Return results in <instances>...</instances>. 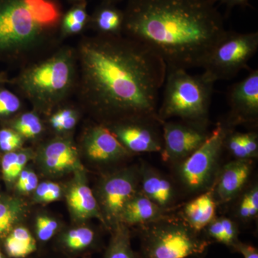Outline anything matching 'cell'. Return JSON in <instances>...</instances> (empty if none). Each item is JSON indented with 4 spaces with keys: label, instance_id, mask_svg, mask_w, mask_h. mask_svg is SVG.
Here are the masks:
<instances>
[{
    "label": "cell",
    "instance_id": "cell-1",
    "mask_svg": "<svg viewBox=\"0 0 258 258\" xmlns=\"http://www.w3.org/2000/svg\"><path fill=\"white\" fill-rule=\"evenodd\" d=\"M76 50V91L102 124L157 117L166 66L147 47L124 35L81 39Z\"/></svg>",
    "mask_w": 258,
    "mask_h": 258
},
{
    "label": "cell",
    "instance_id": "cell-2",
    "mask_svg": "<svg viewBox=\"0 0 258 258\" xmlns=\"http://www.w3.org/2000/svg\"><path fill=\"white\" fill-rule=\"evenodd\" d=\"M123 35L168 69L202 68L227 30L212 0H128Z\"/></svg>",
    "mask_w": 258,
    "mask_h": 258
},
{
    "label": "cell",
    "instance_id": "cell-3",
    "mask_svg": "<svg viewBox=\"0 0 258 258\" xmlns=\"http://www.w3.org/2000/svg\"><path fill=\"white\" fill-rule=\"evenodd\" d=\"M62 19L56 0H0V62H25L55 45Z\"/></svg>",
    "mask_w": 258,
    "mask_h": 258
},
{
    "label": "cell",
    "instance_id": "cell-4",
    "mask_svg": "<svg viewBox=\"0 0 258 258\" xmlns=\"http://www.w3.org/2000/svg\"><path fill=\"white\" fill-rule=\"evenodd\" d=\"M77 76L76 50L63 46L49 57L27 64L8 83L37 109L47 112L71 96Z\"/></svg>",
    "mask_w": 258,
    "mask_h": 258
},
{
    "label": "cell",
    "instance_id": "cell-5",
    "mask_svg": "<svg viewBox=\"0 0 258 258\" xmlns=\"http://www.w3.org/2000/svg\"><path fill=\"white\" fill-rule=\"evenodd\" d=\"M215 83L204 72L192 75L184 69L166 70L158 119L162 123L175 118L209 127Z\"/></svg>",
    "mask_w": 258,
    "mask_h": 258
},
{
    "label": "cell",
    "instance_id": "cell-6",
    "mask_svg": "<svg viewBox=\"0 0 258 258\" xmlns=\"http://www.w3.org/2000/svg\"><path fill=\"white\" fill-rule=\"evenodd\" d=\"M142 258H189L203 256L211 241L182 217L166 215L140 226Z\"/></svg>",
    "mask_w": 258,
    "mask_h": 258
},
{
    "label": "cell",
    "instance_id": "cell-7",
    "mask_svg": "<svg viewBox=\"0 0 258 258\" xmlns=\"http://www.w3.org/2000/svg\"><path fill=\"white\" fill-rule=\"evenodd\" d=\"M229 129L218 123L201 147L176 164V178L186 192L200 195L211 189Z\"/></svg>",
    "mask_w": 258,
    "mask_h": 258
},
{
    "label": "cell",
    "instance_id": "cell-8",
    "mask_svg": "<svg viewBox=\"0 0 258 258\" xmlns=\"http://www.w3.org/2000/svg\"><path fill=\"white\" fill-rule=\"evenodd\" d=\"M258 49V32L227 31L204 62V73L216 82L235 77Z\"/></svg>",
    "mask_w": 258,
    "mask_h": 258
},
{
    "label": "cell",
    "instance_id": "cell-9",
    "mask_svg": "<svg viewBox=\"0 0 258 258\" xmlns=\"http://www.w3.org/2000/svg\"><path fill=\"white\" fill-rule=\"evenodd\" d=\"M140 171L128 168L107 176L99 188V207L103 221L111 230L120 224L125 205L139 191Z\"/></svg>",
    "mask_w": 258,
    "mask_h": 258
},
{
    "label": "cell",
    "instance_id": "cell-10",
    "mask_svg": "<svg viewBox=\"0 0 258 258\" xmlns=\"http://www.w3.org/2000/svg\"><path fill=\"white\" fill-rule=\"evenodd\" d=\"M162 159L177 164L189 157L210 137L208 126L184 121L166 120L162 122Z\"/></svg>",
    "mask_w": 258,
    "mask_h": 258
},
{
    "label": "cell",
    "instance_id": "cell-11",
    "mask_svg": "<svg viewBox=\"0 0 258 258\" xmlns=\"http://www.w3.org/2000/svg\"><path fill=\"white\" fill-rule=\"evenodd\" d=\"M157 117H141L106 125L131 153L161 152L162 126Z\"/></svg>",
    "mask_w": 258,
    "mask_h": 258
},
{
    "label": "cell",
    "instance_id": "cell-12",
    "mask_svg": "<svg viewBox=\"0 0 258 258\" xmlns=\"http://www.w3.org/2000/svg\"><path fill=\"white\" fill-rule=\"evenodd\" d=\"M228 118L223 124L232 128L238 124H256L258 120V70H252L227 91Z\"/></svg>",
    "mask_w": 258,
    "mask_h": 258
},
{
    "label": "cell",
    "instance_id": "cell-13",
    "mask_svg": "<svg viewBox=\"0 0 258 258\" xmlns=\"http://www.w3.org/2000/svg\"><path fill=\"white\" fill-rule=\"evenodd\" d=\"M83 148L91 160L101 164L116 162L132 154L106 125L91 127L83 137Z\"/></svg>",
    "mask_w": 258,
    "mask_h": 258
},
{
    "label": "cell",
    "instance_id": "cell-14",
    "mask_svg": "<svg viewBox=\"0 0 258 258\" xmlns=\"http://www.w3.org/2000/svg\"><path fill=\"white\" fill-rule=\"evenodd\" d=\"M251 159H236L226 164L217 176L213 189L216 201L228 203L243 189L252 172Z\"/></svg>",
    "mask_w": 258,
    "mask_h": 258
},
{
    "label": "cell",
    "instance_id": "cell-15",
    "mask_svg": "<svg viewBox=\"0 0 258 258\" xmlns=\"http://www.w3.org/2000/svg\"><path fill=\"white\" fill-rule=\"evenodd\" d=\"M141 192L157 206L169 212L176 201V192L169 178L158 169L145 164L139 169Z\"/></svg>",
    "mask_w": 258,
    "mask_h": 258
},
{
    "label": "cell",
    "instance_id": "cell-16",
    "mask_svg": "<svg viewBox=\"0 0 258 258\" xmlns=\"http://www.w3.org/2000/svg\"><path fill=\"white\" fill-rule=\"evenodd\" d=\"M42 159L47 169L52 172L81 169L77 149L67 139H55L49 142L42 151Z\"/></svg>",
    "mask_w": 258,
    "mask_h": 258
},
{
    "label": "cell",
    "instance_id": "cell-17",
    "mask_svg": "<svg viewBox=\"0 0 258 258\" xmlns=\"http://www.w3.org/2000/svg\"><path fill=\"white\" fill-rule=\"evenodd\" d=\"M216 210L217 201L211 188L186 203L181 217L194 230L201 232L216 217Z\"/></svg>",
    "mask_w": 258,
    "mask_h": 258
},
{
    "label": "cell",
    "instance_id": "cell-18",
    "mask_svg": "<svg viewBox=\"0 0 258 258\" xmlns=\"http://www.w3.org/2000/svg\"><path fill=\"white\" fill-rule=\"evenodd\" d=\"M168 214L157 206L139 190L138 192L125 205L120 217V223L139 227Z\"/></svg>",
    "mask_w": 258,
    "mask_h": 258
},
{
    "label": "cell",
    "instance_id": "cell-19",
    "mask_svg": "<svg viewBox=\"0 0 258 258\" xmlns=\"http://www.w3.org/2000/svg\"><path fill=\"white\" fill-rule=\"evenodd\" d=\"M67 203L74 216L79 220L98 217L103 221L98 201L87 184L76 181L70 187Z\"/></svg>",
    "mask_w": 258,
    "mask_h": 258
},
{
    "label": "cell",
    "instance_id": "cell-20",
    "mask_svg": "<svg viewBox=\"0 0 258 258\" xmlns=\"http://www.w3.org/2000/svg\"><path fill=\"white\" fill-rule=\"evenodd\" d=\"M98 234L89 227H79L64 232L58 240V247L69 256L88 253L99 247Z\"/></svg>",
    "mask_w": 258,
    "mask_h": 258
},
{
    "label": "cell",
    "instance_id": "cell-21",
    "mask_svg": "<svg viewBox=\"0 0 258 258\" xmlns=\"http://www.w3.org/2000/svg\"><path fill=\"white\" fill-rule=\"evenodd\" d=\"M124 18V12L111 3H104L96 10L91 23L98 35H122Z\"/></svg>",
    "mask_w": 258,
    "mask_h": 258
},
{
    "label": "cell",
    "instance_id": "cell-22",
    "mask_svg": "<svg viewBox=\"0 0 258 258\" xmlns=\"http://www.w3.org/2000/svg\"><path fill=\"white\" fill-rule=\"evenodd\" d=\"M3 240L10 258H28L37 251L36 239L25 227H15Z\"/></svg>",
    "mask_w": 258,
    "mask_h": 258
},
{
    "label": "cell",
    "instance_id": "cell-23",
    "mask_svg": "<svg viewBox=\"0 0 258 258\" xmlns=\"http://www.w3.org/2000/svg\"><path fill=\"white\" fill-rule=\"evenodd\" d=\"M203 231L209 240L225 244L230 248L239 240L238 225L227 217H215Z\"/></svg>",
    "mask_w": 258,
    "mask_h": 258
},
{
    "label": "cell",
    "instance_id": "cell-24",
    "mask_svg": "<svg viewBox=\"0 0 258 258\" xmlns=\"http://www.w3.org/2000/svg\"><path fill=\"white\" fill-rule=\"evenodd\" d=\"M103 258H142L132 249L128 226L120 223L112 230L111 238Z\"/></svg>",
    "mask_w": 258,
    "mask_h": 258
},
{
    "label": "cell",
    "instance_id": "cell-25",
    "mask_svg": "<svg viewBox=\"0 0 258 258\" xmlns=\"http://www.w3.org/2000/svg\"><path fill=\"white\" fill-rule=\"evenodd\" d=\"M24 212L25 206L20 200L13 198L0 200V240L17 227Z\"/></svg>",
    "mask_w": 258,
    "mask_h": 258
},
{
    "label": "cell",
    "instance_id": "cell-26",
    "mask_svg": "<svg viewBox=\"0 0 258 258\" xmlns=\"http://www.w3.org/2000/svg\"><path fill=\"white\" fill-rule=\"evenodd\" d=\"M13 128L22 137L35 138L42 133L43 126L36 113H23L15 120Z\"/></svg>",
    "mask_w": 258,
    "mask_h": 258
},
{
    "label": "cell",
    "instance_id": "cell-27",
    "mask_svg": "<svg viewBox=\"0 0 258 258\" xmlns=\"http://www.w3.org/2000/svg\"><path fill=\"white\" fill-rule=\"evenodd\" d=\"M4 86H0V118L14 114L21 108L19 97Z\"/></svg>",
    "mask_w": 258,
    "mask_h": 258
},
{
    "label": "cell",
    "instance_id": "cell-28",
    "mask_svg": "<svg viewBox=\"0 0 258 258\" xmlns=\"http://www.w3.org/2000/svg\"><path fill=\"white\" fill-rule=\"evenodd\" d=\"M36 241L45 243L50 240L58 230V223L47 217H39L36 220Z\"/></svg>",
    "mask_w": 258,
    "mask_h": 258
},
{
    "label": "cell",
    "instance_id": "cell-29",
    "mask_svg": "<svg viewBox=\"0 0 258 258\" xmlns=\"http://www.w3.org/2000/svg\"><path fill=\"white\" fill-rule=\"evenodd\" d=\"M88 22H89V17L86 12L85 5H80L66 13L62 19L61 26L72 23H82L86 25Z\"/></svg>",
    "mask_w": 258,
    "mask_h": 258
},
{
    "label": "cell",
    "instance_id": "cell-30",
    "mask_svg": "<svg viewBox=\"0 0 258 258\" xmlns=\"http://www.w3.org/2000/svg\"><path fill=\"white\" fill-rule=\"evenodd\" d=\"M237 213H238V216L242 221H251L252 219L257 217L258 206H256V205L251 203L244 194L243 197L241 199L240 203H239Z\"/></svg>",
    "mask_w": 258,
    "mask_h": 258
},
{
    "label": "cell",
    "instance_id": "cell-31",
    "mask_svg": "<svg viewBox=\"0 0 258 258\" xmlns=\"http://www.w3.org/2000/svg\"><path fill=\"white\" fill-rule=\"evenodd\" d=\"M18 153L15 152H8L3 157L2 161V170L5 179L8 181L14 180L13 172H14L15 164H16Z\"/></svg>",
    "mask_w": 258,
    "mask_h": 258
},
{
    "label": "cell",
    "instance_id": "cell-32",
    "mask_svg": "<svg viewBox=\"0 0 258 258\" xmlns=\"http://www.w3.org/2000/svg\"><path fill=\"white\" fill-rule=\"evenodd\" d=\"M242 141L246 152L249 159L257 157L258 154V136L257 132H249L242 133Z\"/></svg>",
    "mask_w": 258,
    "mask_h": 258
},
{
    "label": "cell",
    "instance_id": "cell-33",
    "mask_svg": "<svg viewBox=\"0 0 258 258\" xmlns=\"http://www.w3.org/2000/svg\"><path fill=\"white\" fill-rule=\"evenodd\" d=\"M231 249L234 252L242 254L244 258H258V249L252 244L238 240L233 244Z\"/></svg>",
    "mask_w": 258,
    "mask_h": 258
},
{
    "label": "cell",
    "instance_id": "cell-34",
    "mask_svg": "<svg viewBox=\"0 0 258 258\" xmlns=\"http://www.w3.org/2000/svg\"><path fill=\"white\" fill-rule=\"evenodd\" d=\"M75 110L72 108H62L55 112L53 115L51 116L50 122L52 128L57 131L61 123L64 121L66 118H69L71 115L74 114Z\"/></svg>",
    "mask_w": 258,
    "mask_h": 258
},
{
    "label": "cell",
    "instance_id": "cell-35",
    "mask_svg": "<svg viewBox=\"0 0 258 258\" xmlns=\"http://www.w3.org/2000/svg\"><path fill=\"white\" fill-rule=\"evenodd\" d=\"M37 185H38V179L36 174L30 171L28 180L18 188V189L22 192H30L36 189Z\"/></svg>",
    "mask_w": 258,
    "mask_h": 258
},
{
    "label": "cell",
    "instance_id": "cell-36",
    "mask_svg": "<svg viewBox=\"0 0 258 258\" xmlns=\"http://www.w3.org/2000/svg\"><path fill=\"white\" fill-rule=\"evenodd\" d=\"M28 160V156L26 153H18V158H17L16 164H15L14 172H13V178L14 180L18 177L22 171L24 170V167L26 165Z\"/></svg>",
    "mask_w": 258,
    "mask_h": 258
},
{
    "label": "cell",
    "instance_id": "cell-37",
    "mask_svg": "<svg viewBox=\"0 0 258 258\" xmlns=\"http://www.w3.org/2000/svg\"><path fill=\"white\" fill-rule=\"evenodd\" d=\"M61 195V189L60 186L56 183L48 182V190H47L46 198H45V203H51V202L55 201L60 198Z\"/></svg>",
    "mask_w": 258,
    "mask_h": 258
},
{
    "label": "cell",
    "instance_id": "cell-38",
    "mask_svg": "<svg viewBox=\"0 0 258 258\" xmlns=\"http://www.w3.org/2000/svg\"><path fill=\"white\" fill-rule=\"evenodd\" d=\"M215 4L220 3V4L225 5L228 9L236 8V7H241V8H245L249 6V0H212Z\"/></svg>",
    "mask_w": 258,
    "mask_h": 258
},
{
    "label": "cell",
    "instance_id": "cell-39",
    "mask_svg": "<svg viewBox=\"0 0 258 258\" xmlns=\"http://www.w3.org/2000/svg\"><path fill=\"white\" fill-rule=\"evenodd\" d=\"M78 122V114L76 112H75L74 114L71 115L69 118H66V120L61 123L59 126L57 131L58 132H67V131L71 130L76 126V123Z\"/></svg>",
    "mask_w": 258,
    "mask_h": 258
},
{
    "label": "cell",
    "instance_id": "cell-40",
    "mask_svg": "<svg viewBox=\"0 0 258 258\" xmlns=\"http://www.w3.org/2000/svg\"><path fill=\"white\" fill-rule=\"evenodd\" d=\"M23 144V139L19 140L9 141V142H0V149L5 152H14Z\"/></svg>",
    "mask_w": 258,
    "mask_h": 258
},
{
    "label": "cell",
    "instance_id": "cell-41",
    "mask_svg": "<svg viewBox=\"0 0 258 258\" xmlns=\"http://www.w3.org/2000/svg\"><path fill=\"white\" fill-rule=\"evenodd\" d=\"M47 190H48V182H42L41 184L37 185L36 197L39 201L45 202Z\"/></svg>",
    "mask_w": 258,
    "mask_h": 258
},
{
    "label": "cell",
    "instance_id": "cell-42",
    "mask_svg": "<svg viewBox=\"0 0 258 258\" xmlns=\"http://www.w3.org/2000/svg\"><path fill=\"white\" fill-rule=\"evenodd\" d=\"M8 74L5 72H0V86L2 85L8 84L9 82Z\"/></svg>",
    "mask_w": 258,
    "mask_h": 258
},
{
    "label": "cell",
    "instance_id": "cell-43",
    "mask_svg": "<svg viewBox=\"0 0 258 258\" xmlns=\"http://www.w3.org/2000/svg\"><path fill=\"white\" fill-rule=\"evenodd\" d=\"M118 1V0H104V3H111L113 4L115 2Z\"/></svg>",
    "mask_w": 258,
    "mask_h": 258
},
{
    "label": "cell",
    "instance_id": "cell-44",
    "mask_svg": "<svg viewBox=\"0 0 258 258\" xmlns=\"http://www.w3.org/2000/svg\"><path fill=\"white\" fill-rule=\"evenodd\" d=\"M0 258H5L4 254L2 252L1 249H0Z\"/></svg>",
    "mask_w": 258,
    "mask_h": 258
},
{
    "label": "cell",
    "instance_id": "cell-45",
    "mask_svg": "<svg viewBox=\"0 0 258 258\" xmlns=\"http://www.w3.org/2000/svg\"><path fill=\"white\" fill-rule=\"evenodd\" d=\"M71 1L76 2V3H81V2L84 1V0H71Z\"/></svg>",
    "mask_w": 258,
    "mask_h": 258
},
{
    "label": "cell",
    "instance_id": "cell-46",
    "mask_svg": "<svg viewBox=\"0 0 258 258\" xmlns=\"http://www.w3.org/2000/svg\"><path fill=\"white\" fill-rule=\"evenodd\" d=\"M189 258H204L203 256H198V257H189Z\"/></svg>",
    "mask_w": 258,
    "mask_h": 258
}]
</instances>
